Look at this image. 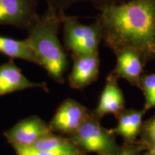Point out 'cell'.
<instances>
[{
    "mask_svg": "<svg viewBox=\"0 0 155 155\" xmlns=\"http://www.w3.org/2000/svg\"><path fill=\"white\" fill-rule=\"evenodd\" d=\"M62 25L65 47L73 55L98 53V46L102 41L101 30L95 21L91 25L81 23L76 17L64 14Z\"/></svg>",
    "mask_w": 155,
    "mask_h": 155,
    "instance_id": "cell-3",
    "label": "cell"
},
{
    "mask_svg": "<svg viewBox=\"0 0 155 155\" xmlns=\"http://www.w3.org/2000/svg\"><path fill=\"white\" fill-rule=\"evenodd\" d=\"M17 155H53L32 147H14Z\"/></svg>",
    "mask_w": 155,
    "mask_h": 155,
    "instance_id": "cell-17",
    "label": "cell"
},
{
    "mask_svg": "<svg viewBox=\"0 0 155 155\" xmlns=\"http://www.w3.org/2000/svg\"><path fill=\"white\" fill-rule=\"evenodd\" d=\"M114 134L102 127L97 116L89 113L70 139L83 151L105 154L118 150Z\"/></svg>",
    "mask_w": 155,
    "mask_h": 155,
    "instance_id": "cell-4",
    "label": "cell"
},
{
    "mask_svg": "<svg viewBox=\"0 0 155 155\" xmlns=\"http://www.w3.org/2000/svg\"><path fill=\"white\" fill-rule=\"evenodd\" d=\"M47 7L55 9L59 13H65L67 9L75 4L87 2L91 4L96 9L104 6L123 2L127 0H43Z\"/></svg>",
    "mask_w": 155,
    "mask_h": 155,
    "instance_id": "cell-15",
    "label": "cell"
},
{
    "mask_svg": "<svg viewBox=\"0 0 155 155\" xmlns=\"http://www.w3.org/2000/svg\"><path fill=\"white\" fill-rule=\"evenodd\" d=\"M144 135L151 143L155 142V119L147 122L144 127Z\"/></svg>",
    "mask_w": 155,
    "mask_h": 155,
    "instance_id": "cell-18",
    "label": "cell"
},
{
    "mask_svg": "<svg viewBox=\"0 0 155 155\" xmlns=\"http://www.w3.org/2000/svg\"><path fill=\"white\" fill-rule=\"evenodd\" d=\"M89 114L88 108L75 100L64 101L58 108L49 127L52 131L73 134Z\"/></svg>",
    "mask_w": 155,
    "mask_h": 155,
    "instance_id": "cell-7",
    "label": "cell"
},
{
    "mask_svg": "<svg viewBox=\"0 0 155 155\" xmlns=\"http://www.w3.org/2000/svg\"><path fill=\"white\" fill-rule=\"evenodd\" d=\"M73 68L69 75L71 88L82 89L96 81L99 73L98 53L85 55H73Z\"/></svg>",
    "mask_w": 155,
    "mask_h": 155,
    "instance_id": "cell-8",
    "label": "cell"
},
{
    "mask_svg": "<svg viewBox=\"0 0 155 155\" xmlns=\"http://www.w3.org/2000/svg\"><path fill=\"white\" fill-rule=\"evenodd\" d=\"M39 15L38 0H0V26L28 30Z\"/></svg>",
    "mask_w": 155,
    "mask_h": 155,
    "instance_id": "cell-5",
    "label": "cell"
},
{
    "mask_svg": "<svg viewBox=\"0 0 155 155\" xmlns=\"http://www.w3.org/2000/svg\"><path fill=\"white\" fill-rule=\"evenodd\" d=\"M117 79L112 73L106 79V86L94 114L98 119L109 114H113L116 116L124 109V98L118 86Z\"/></svg>",
    "mask_w": 155,
    "mask_h": 155,
    "instance_id": "cell-10",
    "label": "cell"
},
{
    "mask_svg": "<svg viewBox=\"0 0 155 155\" xmlns=\"http://www.w3.org/2000/svg\"><path fill=\"white\" fill-rule=\"evenodd\" d=\"M53 134L51 129L40 118L30 116L18 122L5 134L13 147H32Z\"/></svg>",
    "mask_w": 155,
    "mask_h": 155,
    "instance_id": "cell-6",
    "label": "cell"
},
{
    "mask_svg": "<svg viewBox=\"0 0 155 155\" xmlns=\"http://www.w3.org/2000/svg\"><path fill=\"white\" fill-rule=\"evenodd\" d=\"M116 56V65L112 73L117 78H124L139 87L144 65L139 55L131 50H123Z\"/></svg>",
    "mask_w": 155,
    "mask_h": 155,
    "instance_id": "cell-11",
    "label": "cell"
},
{
    "mask_svg": "<svg viewBox=\"0 0 155 155\" xmlns=\"http://www.w3.org/2000/svg\"><path fill=\"white\" fill-rule=\"evenodd\" d=\"M145 110L124 109L118 114L116 117L118 119V125L112 131L124 137L128 141H132L140 132L142 118Z\"/></svg>",
    "mask_w": 155,
    "mask_h": 155,
    "instance_id": "cell-12",
    "label": "cell"
},
{
    "mask_svg": "<svg viewBox=\"0 0 155 155\" xmlns=\"http://www.w3.org/2000/svg\"><path fill=\"white\" fill-rule=\"evenodd\" d=\"M98 155H136L135 150L131 148V147H127V148L124 149L123 150L119 151L117 150L114 152L105 153V154H99Z\"/></svg>",
    "mask_w": 155,
    "mask_h": 155,
    "instance_id": "cell-19",
    "label": "cell"
},
{
    "mask_svg": "<svg viewBox=\"0 0 155 155\" xmlns=\"http://www.w3.org/2000/svg\"><path fill=\"white\" fill-rule=\"evenodd\" d=\"M0 53L11 58L24 60L38 65L36 56L27 38L16 40L0 35Z\"/></svg>",
    "mask_w": 155,
    "mask_h": 155,
    "instance_id": "cell-14",
    "label": "cell"
},
{
    "mask_svg": "<svg viewBox=\"0 0 155 155\" xmlns=\"http://www.w3.org/2000/svg\"><path fill=\"white\" fill-rule=\"evenodd\" d=\"M40 88L47 90L45 83H33L22 73L13 60L0 65V96L28 88Z\"/></svg>",
    "mask_w": 155,
    "mask_h": 155,
    "instance_id": "cell-9",
    "label": "cell"
},
{
    "mask_svg": "<svg viewBox=\"0 0 155 155\" xmlns=\"http://www.w3.org/2000/svg\"><path fill=\"white\" fill-rule=\"evenodd\" d=\"M139 87L145 97V111L155 107V73L142 75Z\"/></svg>",
    "mask_w": 155,
    "mask_h": 155,
    "instance_id": "cell-16",
    "label": "cell"
},
{
    "mask_svg": "<svg viewBox=\"0 0 155 155\" xmlns=\"http://www.w3.org/2000/svg\"><path fill=\"white\" fill-rule=\"evenodd\" d=\"M47 7L28 29L27 40L36 56L38 65L43 67L58 83L63 81L67 67V58L58 38L63 15Z\"/></svg>",
    "mask_w": 155,
    "mask_h": 155,
    "instance_id": "cell-2",
    "label": "cell"
},
{
    "mask_svg": "<svg viewBox=\"0 0 155 155\" xmlns=\"http://www.w3.org/2000/svg\"><path fill=\"white\" fill-rule=\"evenodd\" d=\"M145 155H152V154H151L150 152H149V153H147V154H146Z\"/></svg>",
    "mask_w": 155,
    "mask_h": 155,
    "instance_id": "cell-21",
    "label": "cell"
},
{
    "mask_svg": "<svg viewBox=\"0 0 155 155\" xmlns=\"http://www.w3.org/2000/svg\"><path fill=\"white\" fill-rule=\"evenodd\" d=\"M32 147L53 155H84L83 151L71 139L53 134L40 139Z\"/></svg>",
    "mask_w": 155,
    "mask_h": 155,
    "instance_id": "cell-13",
    "label": "cell"
},
{
    "mask_svg": "<svg viewBox=\"0 0 155 155\" xmlns=\"http://www.w3.org/2000/svg\"><path fill=\"white\" fill-rule=\"evenodd\" d=\"M97 10L102 40L115 55L131 50L144 64L155 58V0H127Z\"/></svg>",
    "mask_w": 155,
    "mask_h": 155,
    "instance_id": "cell-1",
    "label": "cell"
},
{
    "mask_svg": "<svg viewBox=\"0 0 155 155\" xmlns=\"http://www.w3.org/2000/svg\"><path fill=\"white\" fill-rule=\"evenodd\" d=\"M151 149H150V153L152 155H155V142L154 143H151Z\"/></svg>",
    "mask_w": 155,
    "mask_h": 155,
    "instance_id": "cell-20",
    "label": "cell"
}]
</instances>
